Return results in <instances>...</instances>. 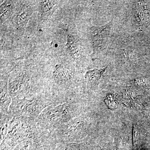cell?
Masks as SVG:
<instances>
[{"label": "cell", "instance_id": "6", "mask_svg": "<svg viewBox=\"0 0 150 150\" xmlns=\"http://www.w3.org/2000/svg\"><path fill=\"white\" fill-rule=\"evenodd\" d=\"M30 11L29 10H24L22 11H20L18 13L15 17L16 24L17 25L18 27L22 28L24 27L26 24L28 19L29 18L30 13Z\"/></svg>", "mask_w": 150, "mask_h": 150}, {"label": "cell", "instance_id": "4", "mask_svg": "<svg viewBox=\"0 0 150 150\" xmlns=\"http://www.w3.org/2000/svg\"><path fill=\"white\" fill-rule=\"evenodd\" d=\"M56 1H41L40 3V12L43 17L46 18L52 13L53 9L56 5Z\"/></svg>", "mask_w": 150, "mask_h": 150}, {"label": "cell", "instance_id": "3", "mask_svg": "<svg viewBox=\"0 0 150 150\" xmlns=\"http://www.w3.org/2000/svg\"><path fill=\"white\" fill-rule=\"evenodd\" d=\"M108 67H105L100 69H95L88 71L86 74V78L91 83L96 84L99 81L103 74H104Z\"/></svg>", "mask_w": 150, "mask_h": 150}, {"label": "cell", "instance_id": "2", "mask_svg": "<svg viewBox=\"0 0 150 150\" xmlns=\"http://www.w3.org/2000/svg\"><path fill=\"white\" fill-rule=\"evenodd\" d=\"M67 47L70 54L74 58H76L79 57L80 49L78 40L72 34H69L68 35Z\"/></svg>", "mask_w": 150, "mask_h": 150}, {"label": "cell", "instance_id": "5", "mask_svg": "<svg viewBox=\"0 0 150 150\" xmlns=\"http://www.w3.org/2000/svg\"><path fill=\"white\" fill-rule=\"evenodd\" d=\"M142 4V1H136L134 2V15L137 22L141 24L145 18L144 10Z\"/></svg>", "mask_w": 150, "mask_h": 150}, {"label": "cell", "instance_id": "7", "mask_svg": "<svg viewBox=\"0 0 150 150\" xmlns=\"http://www.w3.org/2000/svg\"><path fill=\"white\" fill-rule=\"evenodd\" d=\"M11 1H7L1 6V21L5 20L10 16L13 10V6Z\"/></svg>", "mask_w": 150, "mask_h": 150}, {"label": "cell", "instance_id": "8", "mask_svg": "<svg viewBox=\"0 0 150 150\" xmlns=\"http://www.w3.org/2000/svg\"><path fill=\"white\" fill-rule=\"evenodd\" d=\"M134 83L137 85L142 86L146 85L147 83L146 81L144 79H136L134 80Z\"/></svg>", "mask_w": 150, "mask_h": 150}, {"label": "cell", "instance_id": "1", "mask_svg": "<svg viewBox=\"0 0 150 150\" xmlns=\"http://www.w3.org/2000/svg\"><path fill=\"white\" fill-rule=\"evenodd\" d=\"M111 25V22H110L101 27H92L90 28V36L94 46L99 45L100 41L105 40L107 38L110 33Z\"/></svg>", "mask_w": 150, "mask_h": 150}]
</instances>
